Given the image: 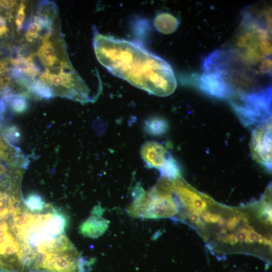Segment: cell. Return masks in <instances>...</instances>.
<instances>
[{
  "instance_id": "cell-4",
  "label": "cell",
  "mask_w": 272,
  "mask_h": 272,
  "mask_svg": "<svg viewBox=\"0 0 272 272\" xmlns=\"http://www.w3.org/2000/svg\"><path fill=\"white\" fill-rule=\"evenodd\" d=\"M13 214L0 211V271L3 264L14 261L21 253L20 244L14 229Z\"/></svg>"
},
{
  "instance_id": "cell-17",
  "label": "cell",
  "mask_w": 272,
  "mask_h": 272,
  "mask_svg": "<svg viewBox=\"0 0 272 272\" xmlns=\"http://www.w3.org/2000/svg\"><path fill=\"white\" fill-rule=\"evenodd\" d=\"M148 127L152 133L160 134L165 131L167 126L165 121L155 119L149 122Z\"/></svg>"
},
{
  "instance_id": "cell-3",
  "label": "cell",
  "mask_w": 272,
  "mask_h": 272,
  "mask_svg": "<svg viewBox=\"0 0 272 272\" xmlns=\"http://www.w3.org/2000/svg\"><path fill=\"white\" fill-rule=\"evenodd\" d=\"M88 266V261L75 248L44 255L38 272H87Z\"/></svg>"
},
{
  "instance_id": "cell-2",
  "label": "cell",
  "mask_w": 272,
  "mask_h": 272,
  "mask_svg": "<svg viewBox=\"0 0 272 272\" xmlns=\"http://www.w3.org/2000/svg\"><path fill=\"white\" fill-rule=\"evenodd\" d=\"M238 103L232 105L242 121L246 124L262 122L271 115V88L241 95Z\"/></svg>"
},
{
  "instance_id": "cell-24",
  "label": "cell",
  "mask_w": 272,
  "mask_h": 272,
  "mask_svg": "<svg viewBox=\"0 0 272 272\" xmlns=\"http://www.w3.org/2000/svg\"><path fill=\"white\" fill-rule=\"evenodd\" d=\"M237 241L240 242H247V230L245 229H241L236 235Z\"/></svg>"
},
{
  "instance_id": "cell-1",
  "label": "cell",
  "mask_w": 272,
  "mask_h": 272,
  "mask_svg": "<svg viewBox=\"0 0 272 272\" xmlns=\"http://www.w3.org/2000/svg\"><path fill=\"white\" fill-rule=\"evenodd\" d=\"M93 45L100 63L134 86L161 97L176 89L171 65L137 43L96 33Z\"/></svg>"
},
{
  "instance_id": "cell-21",
  "label": "cell",
  "mask_w": 272,
  "mask_h": 272,
  "mask_svg": "<svg viewBox=\"0 0 272 272\" xmlns=\"http://www.w3.org/2000/svg\"><path fill=\"white\" fill-rule=\"evenodd\" d=\"M260 220L263 222H270L271 219V210L269 206H266L259 216Z\"/></svg>"
},
{
  "instance_id": "cell-30",
  "label": "cell",
  "mask_w": 272,
  "mask_h": 272,
  "mask_svg": "<svg viewBox=\"0 0 272 272\" xmlns=\"http://www.w3.org/2000/svg\"><path fill=\"white\" fill-rule=\"evenodd\" d=\"M217 223L219 226L225 227L227 226L228 221L223 218H220L217 221Z\"/></svg>"
},
{
  "instance_id": "cell-32",
  "label": "cell",
  "mask_w": 272,
  "mask_h": 272,
  "mask_svg": "<svg viewBox=\"0 0 272 272\" xmlns=\"http://www.w3.org/2000/svg\"><path fill=\"white\" fill-rule=\"evenodd\" d=\"M2 119V117L0 116V129H1L2 124H1V120Z\"/></svg>"
},
{
  "instance_id": "cell-13",
  "label": "cell",
  "mask_w": 272,
  "mask_h": 272,
  "mask_svg": "<svg viewBox=\"0 0 272 272\" xmlns=\"http://www.w3.org/2000/svg\"><path fill=\"white\" fill-rule=\"evenodd\" d=\"M28 89L34 95L40 98L49 99L53 96L52 90L40 80H36L31 83Z\"/></svg>"
},
{
  "instance_id": "cell-10",
  "label": "cell",
  "mask_w": 272,
  "mask_h": 272,
  "mask_svg": "<svg viewBox=\"0 0 272 272\" xmlns=\"http://www.w3.org/2000/svg\"><path fill=\"white\" fill-rule=\"evenodd\" d=\"M179 21L172 15L162 13L155 19V25L159 31L164 34H170L174 32L178 27Z\"/></svg>"
},
{
  "instance_id": "cell-25",
  "label": "cell",
  "mask_w": 272,
  "mask_h": 272,
  "mask_svg": "<svg viewBox=\"0 0 272 272\" xmlns=\"http://www.w3.org/2000/svg\"><path fill=\"white\" fill-rule=\"evenodd\" d=\"M8 31L6 19L0 16V38L5 35Z\"/></svg>"
},
{
  "instance_id": "cell-8",
  "label": "cell",
  "mask_w": 272,
  "mask_h": 272,
  "mask_svg": "<svg viewBox=\"0 0 272 272\" xmlns=\"http://www.w3.org/2000/svg\"><path fill=\"white\" fill-rule=\"evenodd\" d=\"M140 154L149 168L160 169L168 160L170 156L165 147L155 141H148L141 147Z\"/></svg>"
},
{
  "instance_id": "cell-14",
  "label": "cell",
  "mask_w": 272,
  "mask_h": 272,
  "mask_svg": "<svg viewBox=\"0 0 272 272\" xmlns=\"http://www.w3.org/2000/svg\"><path fill=\"white\" fill-rule=\"evenodd\" d=\"M161 176L170 179L177 178L179 175V170L176 161L170 156L167 162L160 169Z\"/></svg>"
},
{
  "instance_id": "cell-31",
  "label": "cell",
  "mask_w": 272,
  "mask_h": 272,
  "mask_svg": "<svg viewBox=\"0 0 272 272\" xmlns=\"http://www.w3.org/2000/svg\"><path fill=\"white\" fill-rule=\"evenodd\" d=\"M7 170L6 167L2 164L0 161V177L3 175L6 172Z\"/></svg>"
},
{
  "instance_id": "cell-9",
  "label": "cell",
  "mask_w": 272,
  "mask_h": 272,
  "mask_svg": "<svg viewBox=\"0 0 272 272\" xmlns=\"http://www.w3.org/2000/svg\"><path fill=\"white\" fill-rule=\"evenodd\" d=\"M106 225L104 219L96 216H92L81 225L80 230L85 236L94 238L103 233Z\"/></svg>"
},
{
  "instance_id": "cell-19",
  "label": "cell",
  "mask_w": 272,
  "mask_h": 272,
  "mask_svg": "<svg viewBox=\"0 0 272 272\" xmlns=\"http://www.w3.org/2000/svg\"><path fill=\"white\" fill-rule=\"evenodd\" d=\"M25 6L23 3H21L16 17V24L18 30L20 31L22 27L25 16Z\"/></svg>"
},
{
  "instance_id": "cell-23",
  "label": "cell",
  "mask_w": 272,
  "mask_h": 272,
  "mask_svg": "<svg viewBox=\"0 0 272 272\" xmlns=\"http://www.w3.org/2000/svg\"><path fill=\"white\" fill-rule=\"evenodd\" d=\"M202 218L207 222L212 223L217 222L220 218V216L218 214L206 212L203 214Z\"/></svg>"
},
{
  "instance_id": "cell-20",
  "label": "cell",
  "mask_w": 272,
  "mask_h": 272,
  "mask_svg": "<svg viewBox=\"0 0 272 272\" xmlns=\"http://www.w3.org/2000/svg\"><path fill=\"white\" fill-rule=\"evenodd\" d=\"M247 240L250 242H259L260 243H267V240L262 239L261 236L252 229L247 230Z\"/></svg>"
},
{
  "instance_id": "cell-26",
  "label": "cell",
  "mask_w": 272,
  "mask_h": 272,
  "mask_svg": "<svg viewBox=\"0 0 272 272\" xmlns=\"http://www.w3.org/2000/svg\"><path fill=\"white\" fill-rule=\"evenodd\" d=\"M222 240L226 243H229L232 244H235L237 242V239L235 235L233 234H230L224 236L222 238Z\"/></svg>"
},
{
  "instance_id": "cell-7",
  "label": "cell",
  "mask_w": 272,
  "mask_h": 272,
  "mask_svg": "<svg viewBox=\"0 0 272 272\" xmlns=\"http://www.w3.org/2000/svg\"><path fill=\"white\" fill-rule=\"evenodd\" d=\"M0 160L12 169L26 168L29 161L18 147L10 143L0 129Z\"/></svg>"
},
{
  "instance_id": "cell-6",
  "label": "cell",
  "mask_w": 272,
  "mask_h": 272,
  "mask_svg": "<svg viewBox=\"0 0 272 272\" xmlns=\"http://www.w3.org/2000/svg\"><path fill=\"white\" fill-rule=\"evenodd\" d=\"M198 82L200 88L213 96L225 98L234 93L233 87L221 74L217 72L204 71Z\"/></svg>"
},
{
  "instance_id": "cell-22",
  "label": "cell",
  "mask_w": 272,
  "mask_h": 272,
  "mask_svg": "<svg viewBox=\"0 0 272 272\" xmlns=\"http://www.w3.org/2000/svg\"><path fill=\"white\" fill-rule=\"evenodd\" d=\"M50 86L55 87L62 86L63 80L62 77L59 75L50 74Z\"/></svg>"
},
{
  "instance_id": "cell-12",
  "label": "cell",
  "mask_w": 272,
  "mask_h": 272,
  "mask_svg": "<svg viewBox=\"0 0 272 272\" xmlns=\"http://www.w3.org/2000/svg\"><path fill=\"white\" fill-rule=\"evenodd\" d=\"M25 207L32 213L41 212L45 208L46 204L41 197L36 194H31L25 199H23Z\"/></svg>"
},
{
  "instance_id": "cell-15",
  "label": "cell",
  "mask_w": 272,
  "mask_h": 272,
  "mask_svg": "<svg viewBox=\"0 0 272 272\" xmlns=\"http://www.w3.org/2000/svg\"><path fill=\"white\" fill-rule=\"evenodd\" d=\"M13 111L17 113L25 112L28 108V103L25 97L16 95L10 98L7 101Z\"/></svg>"
},
{
  "instance_id": "cell-27",
  "label": "cell",
  "mask_w": 272,
  "mask_h": 272,
  "mask_svg": "<svg viewBox=\"0 0 272 272\" xmlns=\"http://www.w3.org/2000/svg\"><path fill=\"white\" fill-rule=\"evenodd\" d=\"M239 220L240 218L238 216H235L231 218V219H230L229 221H228L227 227L229 229H234L237 225Z\"/></svg>"
},
{
  "instance_id": "cell-29",
  "label": "cell",
  "mask_w": 272,
  "mask_h": 272,
  "mask_svg": "<svg viewBox=\"0 0 272 272\" xmlns=\"http://www.w3.org/2000/svg\"><path fill=\"white\" fill-rule=\"evenodd\" d=\"M189 220L194 223L198 224L200 222V218L198 214L196 213H191L189 215Z\"/></svg>"
},
{
  "instance_id": "cell-18",
  "label": "cell",
  "mask_w": 272,
  "mask_h": 272,
  "mask_svg": "<svg viewBox=\"0 0 272 272\" xmlns=\"http://www.w3.org/2000/svg\"><path fill=\"white\" fill-rule=\"evenodd\" d=\"M40 29V27L37 22L34 21L31 23L26 35L27 40L29 42H32L34 39L37 38Z\"/></svg>"
},
{
  "instance_id": "cell-11",
  "label": "cell",
  "mask_w": 272,
  "mask_h": 272,
  "mask_svg": "<svg viewBox=\"0 0 272 272\" xmlns=\"http://www.w3.org/2000/svg\"><path fill=\"white\" fill-rule=\"evenodd\" d=\"M37 55L45 66H52L57 60L55 49L48 39H43L42 45L38 50Z\"/></svg>"
},
{
  "instance_id": "cell-16",
  "label": "cell",
  "mask_w": 272,
  "mask_h": 272,
  "mask_svg": "<svg viewBox=\"0 0 272 272\" xmlns=\"http://www.w3.org/2000/svg\"><path fill=\"white\" fill-rule=\"evenodd\" d=\"M1 130L4 136L10 143H15L19 140L20 133L15 125L5 126L4 128L1 127Z\"/></svg>"
},
{
  "instance_id": "cell-28",
  "label": "cell",
  "mask_w": 272,
  "mask_h": 272,
  "mask_svg": "<svg viewBox=\"0 0 272 272\" xmlns=\"http://www.w3.org/2000/svg\"><path fill=\"white\" fill-rule=\"evenodd\" d=\"M16 3L14 1H0V6L5 8L10 9L14 6Z\"/></svg>"
},
{
  "instance_id": "cell-5",
  "label": "cell",
  "mask_w": 272,
  "mask_h": 272,
  "mask_svg": "<svg viewBox=\"0 0 272 272\" xmlns=\"http://www.w3.org/2000/svg\"><path fill=\"white\" fill-rule=\"evenodd\" d=\"M252 132L251 148L254 157L267 168L271 167V123L263 121Z\"/></svg>"
}]
</instances>
